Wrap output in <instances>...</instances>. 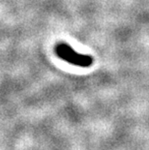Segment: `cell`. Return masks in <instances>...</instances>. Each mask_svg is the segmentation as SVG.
Masks as SVG:
<instances>
[{"mask_svg": "<svg viewBox=\"0 0 149 150\" xmlns=\"http://www.w3.org/2000/svg\"><path fill=\"white\" fill-rule=\"evenodd\" d=\"M55 53L59 58L72 65L86 68L93 64V58L90 55L77 52L67 43H58L54 47Z\"/></svg>", "mask_w": 149, "mask_h": 150, "instance_id": "1", "label": "cell"}]
</instances>
